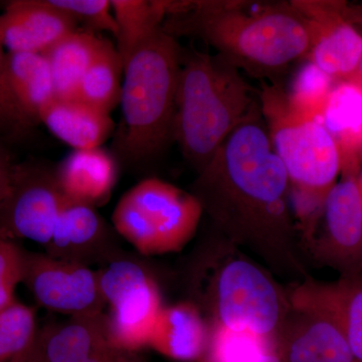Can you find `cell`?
I'll use <instances>...</instances> for the list:
<instances>
[{
  "mask_svg": "<svg viewBox=\"0 0 362 362\" xmlns=\"http://www.w3.org/2000/svg\"><path fill=\"white\" fill-rule=\"evenodd\" d=\"M262 117L226 138L190 192L221 237L281 275L303 281L309 276L290 209L291 181Z\"/></svg>",
  "mask_w": 362,
  "mask_h": 362,
  "instance_id": "6da1fadb",
  "label": "cell"
},
{
  "mask_svg": "<svg viewBox=\"0 0 362 362\" xmlns=\"http://www.w3.org/2000/svg\"><path fill=\"white\" fill-rule=\"evenodd\" d=\"M161 30L202 40L240 71L273 84L294 62L307 58L312 45L308 21L292 2L188 1Z\"/></svg>",
  "mask_w": 362,
  "mask_h": 362,
  "instance_id": "7a4b0ae2",
  "label": "cell"
},
{
  "mask_svg": "<svg viewBox=\"0 0 362 362\" xmlns=\"http://www.w3.org/2000/svg\"><path fill=\"white\" fill-rule=\"evenodd\" d=\"M192 263L190 301L207 323L277 342L292 306L289 294L270 273L220 233L202 247Z\"/></svg>",
  "mask_w": 362,
  "mask_h": 362,
  "instance_id": "3957f363",
  "label": "cell"
},
{
  "mask_svg": "<svg viewBox=\"0 0 362 362\" xmlns=\"http://www.w3.org/2000/svg\"><path fill=\"white\" fill-rule=\"evenodd\" d=\"M259 117V90L237 66L218 54L182 51L175 141L197 173L233 131Z\"/></svg>",
  "mask_w": 362,
  "mask_h": 362,
  "instance_id": "277c9868",
  "label": "cell"
},
{
  "mask_svg": "<svg viewBox=\"0 0 362 362\" xmlns=\"http://www.w3.org/2000/svg\"><path fill=\"white\" fill-rule=\"evenodd\" d=\"M181 56L175 37L160 28L124 66L123 123L114 150L126 165L149 163L175 141Z\"/></svg>",
  "mask_w": 362,
  "mask_h": 362,
  "instance_id": "5b68a950",
  "label": "cell"
},
{
  "mask_svg": "<svg viewBox=\"0 0 362 362\" xmlns=\"http://www.w3.org/2000/svg\"><path fill=\"white\" fill-rule=\"evenodd\" d=\"M259 94L272 146L292 188L303 199L323 204L342 168L337 142L318 118L293 108L280 85L263 84Z\"/></svg>",
  "mask_w": 362,
  "mask_h": 362,
  "instance_id": "8992f818",
  "label": "cell"
},
{
  "mask_svg": "<svg viewBox=\"0 0 362 362\" xmlns=\"http://www.w3.org/2000/svg\"><path fill=\"white\" fill-rule=\"evenodd\" d=\"M204 214L192 192L151 177L140 181L118 202L113 228L143 256L180 252L194 237Z\"/></svg>",
  "mask_w": 362,
  "mask_h": 362,
  "instance_id": "52a82bcc",
  "label": "cell"
},
{
  "mask_svg": "<svg viewBox=\"0 0 362 362\" xmlns=\"http://www.w3.org/2000/svg\"><path fill=\"white\" fill-rule=\"evenodd\" d=\"M106 313L109 340L119 349L140 351L162 307L156 279L135 259L122 257L97 271Z\"/></svg>",
  "mask_w": 362,
  "mask_h": 362,
  "instance_id": "ba28073f",
  "label": "cell"
},
{
  "mask_svg": "<svg viewBox=\"0 0 362 362\" xmlns=\"http://www.w3.org/2000/svg\"><path fill=\"white\" fill-rule=\"evenodd\" d=\"M63 199L54 169L33 163L16 165L0 204V235L47 247Z\"/></svg>",
  "mask_w": 362,
  "mask_h": 362,
  "instance_id": "9c48e42d",
  "label": "cell"
},
{
  "mask_svg": "<svg viewBox=\"0 0 362 362\" xmlns=\"http://www.w3.org/2000/svg\"><path fill=\"white\" fill-rule=\"evenodd\" d=\"M23 284L40 306L56 313L96 315L106 307L97 271L45 252L26 250Z\"/></svg>",
  "mask_w": 362,
  "mask_h": 362,
  "instance_id": "30bf717a",
  "label": "cell"
},
{
  "mask_svg": "<svg viewBox=\"0 0 362 362\" xmlns=\"http://www.w3.org/2000/svg\"><path fill=\"white\" fill-rule=\"evenodd\" d=\"M320 235L308 242L314 258L341 277L362 273V192L358 180L346 175L328 192L322 207Z\"/></svg>",
  "mask_w": 362,
  "mask_h": 362,
  "instance_id": "8fae6325",
  "label": "cell"
},
{
  "mask_svg": "<svg viewBox=\"0 0 362 362\" xmlns=\"http://www.w3.org/2000/svg\"><path fill=\"white\" fill-rule=\"evenodd\" d=\"M290 302L291 312L277 338L283 361L358 362L332 312L306 300L290 298Z\"/></svg>",
  "mask_w": 362,
  "mask_h": 362,
  "instance_id": "7c38bea8",
  "label": "cell"
},
{
  "mask_svg": "<svg viewBox=\"0 0 362 362\" xmlns=\"http://www.w3.org/2000/svg\"><path fill=\"white\" fill-rule=\"evenodd\" d=\"M118 233L97 209L70 201L63 204L45 254L54 259L85 267H102L125 257L119 246Z\"/></svg>",
  "mask_w": 362,
  "mask_h": 362,
  "instance_id": "4fadbf2b",
  "label": "cell"
},
{
  "mask_svg": "<svg viewBox=\"0 0 362 362\" xmlns=\"http://www.w3.org/2000/svg\"><path fill=\"white\" fill-rule=\"evenodd\" d=\"M308 21L312 45L307 59L331 78L346 77L358 71L362 61V35L317 1H291Z\"/></svg>",
  "mask_w": 362,
  "mask_h": 362,
  "instance_id": "5bb4252c",
  "label": "cell"
},
{
  "mask_svg": "<svg viewBox=\"0 0 362 362\" xmlns=\"http://www.w3.org/2000/svg\"><path fill=\"white\" fill-rule=\"evenodd\" d=\"M77 25L49 0H14L0 14V44L8 52L44 54Z\"/></svg>",
  "mask_w": 362,
  "mask_h": 362,
  "instance_id": "9a60e30c",
  "label": "cell"
},
{
  "mask_svg": "<svg viewBox=\"0 0 362 362\" xmlns=\"http://www.w3.org/2000/svg\"><path fill=\"white\" fill-rule=\"evenodd\" d=\"M54 175L64 197L97 209L110 199L118 166L115 157L101 147L74 150Z\"/></svg>",
  "mask_w": 362,
  "mask_h": 362,
  "instance_id": "2e32d148",
  "label": "cell"
},
{
  "mask_svg": "<svg viewBox=\"0 0 362 362\" xmlns=\"http://www.w3.org/2000/svg\"><path fill=\"white\" fill-rule=\"evenodd\" d=\"M209 328L192 301L163 306L157 316L147 347L176 361L199 362L206 351Z\"/></svg>",
  "mask_w": 362,
  "mask_h": 362,
  "instance_id": "e0dca14e",
  "label": "cell"
},
{
  "mask_svg": "<svg viewBox=\"0 0 362 362\" xmlns=\"http://www.w3.org/2000/svg\"><path fill=\"white\" fill-rule=\"evenodd\" d=\"M294 299L314 302L338 319L356 361L362 362V273L335 282L305 279L289 293Z\"/></svg>",
  "mask_w": 362,
  "mask_h": 362,
  "instance_id": "ac0fdd59",
  "label": "cell"
},
{
  "mask_svg": "<svg viewBox=\"0 0 362 362\" xmlns=\"http://www.w3.org/2000/svg\"><path fill=\"white\" fill-rule=\"evenodd\" d=\"M47 362H85L111 344L106 313L71 317L37 331Z\"/></svg>",
  "mask_w": 362,
  "mask_h": 362,
  "instance_id": "d6986e66",
  "label": "cell"
},
{
  "mask_svg": "<svg viewBox=\"0 0 362 362\" xmlns=\"http://www.w3.org/2000/svg\"><path fill=\"white\" fill-rule=\"evenodd\" d=\"M40 123L75 150L101 147L115 128L110 114L80 99L54 100L42 112Z\"/></svg>",
  "mask_w": 362,
  "mask_h": 362,
  "instance_id": "ffe728a7",
  "label": "cell"
},
{
  "mask_svg": "<svg viewBox=\"0 0 362 362\" xmlns=\"http://www.w3.org/2000/svg\"><path fill=\"white\" fill-rule=\"evenodd\" d=\"M7 84L18 110L33 126L56 100L49 62L39 52H6Z\"/></svg>",
  "mask_w": 362,
  "mask_h": 362,
  "instance_id": "44dd1931",
  "label": "cell"
},
{
  "mask_svg": "<svg viewBox=\"0 0 362 362\" xmlns=\"http://www.w3.org/2000/svg\"><path fill=\"white\" fill-rule=\"evenodd\" d=\"M103 39L90 30H75L44 52L51 69L56 99H78L81 83Z\"/></svg>",
  "mask_w": 362,
  "mask_h": 362,
  "instance_id": "7402d4cb",
  "label": "cell"
},
{
  "mask_svg": "<svg viewBox=\"0 0 362 362\" xmlns=\"http://www.w3.org/2000/svg\"><path fill=\"white\" fill-rule=\"evenodd\" d=\"M318 119L337 142L343 164L362 149V85L347 81L334 86Z\"/></svg>",
  "mask_w": 362,
  "mask_h": 362,
  "instance_id": "603a6c76",
  "label": "cell"
},
{
  "mask_svg": "<svg viewBox=\"0 0 362 362\" xmlns=\"http://www.w3.org/2000/svg\"><path fill=\"white\" fill-rule=\"evenodd\" d=\"M117 25V51L123 66L142 42L160 30L166 18L162 0H112Z\"/></svg>",
  "mask_w": 362,
  "mask_h": 362,
  "instance_id": "cb8c5ba5",
  "label": "cell"
},
{
  "mask_svg": "<svg viewBox=\"0 0 362 362\" xmlns=\"http://www.w3.org/2000/svg\"><path fill=\"white\" fill-rule=\"evenodd\" d=\"M122 71V59L118 51L109 40H105L86 71L78 99L110 114L121 101Z\"/></svg>",
  "mask_w": 362,
  "mask_h": 362,
  "instance_id": "d4e9b609",
  "label": "cell"
},
{
  "mask_svg": "<svg viewBox=\"0 0 362 362\" xmlns=\"http://www.w3.org/2000/svg\"><path fill=\"white\" fill-rule=\"evenodd\" d=\"M35 309L16 300L0 310V362H11L28 349L37 337Z\"/></svg>",
  "mask_w": 362,
  "mask_h": 362,
  "instance_id": "484cf974",
  "label": "cell"
},
{
  "mask_svg": "<svg viewBox=\"0 0 362 362\" xmlns=\"http://www.w3.org/2000/svg\"><path fill=\"white\" fill-rule=\"evenodd\" d=\"M333 87V78L308 61L298 71L286 94L295 110L318 118Z\"/></svg>",
  "mask_w": 362,
  "mask_h": 362,
  "instance_id": "4316f807",
  "label": "cell"
},
{
  "mask_svg": "<svg viewBox=\"0 0 362 362\" xmlns=\"http://www.w3.org/2000/svg\"><path fill=\"white\" fill-rule=\"evenodd\" d=\"M25 247L0 235V310L16 301V290L25 275Z\"/></svg>",
  "mask_w": 362,
  "mask_h": 362,
  "instance_id": "83f0119b",
  "label": "cell"
},
{
  "mask_svg": "<svg viewBox=\"0 0 362 362\" xmlns=\"http://www.w3.org/2000/svg\"><path fill=\"white\" fill-rule=\"evenodd\" d=\"M52 6L82 23L90 32H109L117 35V25L109 0H49Z\"/></svg>",
  "mask_w": 362,
  "mask_h": 362,
  "instance_id": "f1b7e54d",
  "label": "cell"
},
{
  "mask_svg": "<svg viewBox=\"0 0 362 362\" xmlns=\"http://www.w3.org/2000/svg\"><path fill=\"white\" fill-rule=\"evenodd\" d=\"M6 54L0 44V140L23 137L33 126L18 110L7 84Z\"/></svg>",
  "mask_w": 362,
  "mask_h": 362,
  "instance_id": "f546056e",
  "label": "cell"
},
{
  "mask_svg": "<svg viewBox=\"0 0 362 362\" xmlns=\"http://www.w3.org/2000/svg\"><path fill=\"white\" fill-rule=\"evenodd\" d=\"M85 362H146L140 351H132L109 345Z\"/></svg>",
  "mask_w": 362,
  "mask_h": 362,
  "instance_id": "4dcf8cb0",
  "label": "cell"
},
{
  "mask_svg": "<svg viewBox=\"0 0 362 362\" xmlns=\"http://www.w3.org/2000/svg\"><path fill=\"white\" fill-rule=\"evenodd\" d=\"M14 168H16V164L11 162L8 152L0 140V204L8 192Z\"/></svg>",
  "mask_w": 362,
  "mask_h": 362,
  "instance_id": "1f68e13d",
  "label": "cell"
},
{
  "mask_svg": "<svg viewBox=\"0 0 362 362\" xmlns=\"http://www.w3.org/2000/svg\"><path fill=\"white\" fill-rule=\"evenodd\" d=\"M11 362H47L44 354H42L39 339H37V334L33 344L20 356L14 357Z\"/></svg>",
  "mask_w": 362,
  "mask_h": 362,
  "instance_id": "d6a6232c",
  "label": "cell"
},
{
  "mask_svg": "<svg viewBox=\"0 0 362 362\" xmlns=\"http://www.w3.org/2000/svg\"><path fill=\"white\" fill-rule=\"evenodd\" d=\"M252 362H284L281 358L280 354H278L277 350L275 351L269 352L265 356H262L261 358L257 359V361Z\"/></svg>",
  "mask_w": 362,
  "mask_h": 362,
  "instance_id": "836d02e7",
  "label": "cell"
},
{
  "mask_svg": "<svg viewBox=\"0 0 362 362\" xmlns=\"http://www.w3.org/2000/svg\"><path fill=\"white\" fill-rule=\"evenodd\" d=\"M358 71H359V73H361V75L362 77V61H361V65H359Z\"/></svg>",
  "mask_w": 362,
  "mask_h": 362,
  "instance_id": "e575fe53",
  "label": "cell"
},
{
  "mask_svg": "<svg viewBox=\"0 0 362 362\" xmlns=\"http://www.w3.org/2000/svg\"><path fill=\"white\" fill-rule=\"evenodd\" d=\"M359 185H361V192H362V173H361V180H358Z\"/></svg>",
  "mask_w": 362,
  "mask_h": 362,
  "instance_id": "d590c367",
  "label": "cell"
},
{
  "mask_svg": "<svg viewBox=\"0 0 362 362\" xmlns=\"http://www.w3.org/2000/svg\"><path fill=\"white\" fill-rule=\"evenodd\" d=\"M359 84H361V83H359ZM362 85V84H361Z\"/></svg>",
  "mask_w": 362,
  "mask_h": 362,
  "instance_id": "8d00e7d4",
  "label": "cell"
}]
</instances>
